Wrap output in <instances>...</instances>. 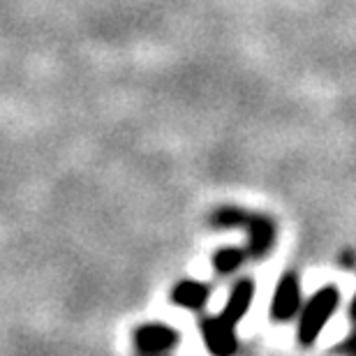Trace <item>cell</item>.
<instances>
[{"label": "cell", "instance_id": "6da1fadb", "mask_svg": "<svg viewBox=\"0 0 356 356\" xmlns=\"http://www.w3.org/2000/svg\"><path fill=\"white\" fill-rule=\"evenodd\" d=\"M209 222L216 229H243L248 236L245 250L252 259H264L275 248L277 227L261 213H252L241 206H218L209 216Z\"/></svg>", "mask_w": 356, "mask_h": 356}, {"label": "cell", "instance_id": "7a4b0ae2", "mask_svg": "<svg viewBox=\"0 0 356 356\" xmlns=\"http://www.w3.org/2000/svg\"><path fill=\"white\" fill-rule=\"evenodd\" d=\"M338 305H340V291L333 284L322 287L317 294H312V298H308V303L298 312V329H296L298 345L301 347L315 345L317 338L322 336L324 326L336 315Z\"/></svg>", "mask_w": 356, "mask_h": 356}, {"label": "cell", "instance_id": "3957f363", "mask_svg": "<svg viewBox=\"0 0 356 356\" xmlns=\"http://www.w3.org/2000/svg\"><path fill=\"white\" fill-rule=\"evenodd\" d=\"M199 333L211 356H234L238 350L236 324L229 322L222 312L199 319Z\"/></svg>", "mask_w": 356, "mask_h": 356}, {"label": "cell", "instance_id": "277c9868", "mask_svg": "<svg viewBox=\"0 0 356 356\" xmlns=\"http://www.w3.org/2000/svg\"><path fill=\"white\" fill-rule=\"evenodd\" d=\"M178 343H181V336L172 326L158 322L141 324L134 331V356H169Z\"/></svg>", "mask_w": 356, "mask_h": 356}, {"label": "cell", "instance_id": "5b68a950", "mask_svg": "<svg viewBox=\"0 0 356 356\" xmlns=\"http://www.w3.org/2000/svg\"><path fill=\"white\" fill-rule=\"evenodd\" d=\"M303 308V291H301V280L296 273H284L277 282V287L270 298L268 315L273 322L284 324L291 322Z\"/></svg>", "mask_w": 356, "mask_h": 356}, {"label": "cell", "instance_id": "8992f818", "mask_svg": "<svg viewBox=\"0 0 356 356\" xmlns=\"http://www.w3.org/2000/svg\"><path fill=\"white\" fill-rule=\"evenodd\" d=\"M211 298V287L202 280H192V277H185V280L176 282L172 289V303L178 308L199 312L209 305Z\"/></svg>", "mask_w": 356, "mask_h": 356}, {"label": "cell", "instance_id": "52a82bcc", "mask_svg": "<svg viewBox=\"0 0 356 356\" xmlns=\"http://www.w3.org/2000/svg\"><path fill=\"white\" fill-rule=\"evenodd\" d=\"M252 298H254V282L250 277H241V280L234 282L229 298H227V303L222 308V315L229 319V322L238 324L241 319L248 315V310H250Z\"/></svg>", "mask_w": 356, "mask_h": 356}, {"label": "cell", "instance_id": "ba28073f", "mask_svg": "<svg viewBox=\"0 0 356 356\" xmlns=\"http://www.w3.org/2000/svg\"><path fill=\"white\" fill-rule=\"evenodd\" d=\"M250 257L245 248H220L213 254V270L218 275H232L245 264V259Z\"/></svg>", "mask_w": 356, "mask_h": 356}, {"label": "cell", "instance_id": "9c48e42d", "mask_svg": "<svg viewBox=\"0 0 356 356\" xmlns=\"http://www.w3.org/2000/svg\"><path fill=\"white\" fill-rule=\"evenodd\" d=\"M336 354L338 356H356V329L336 347Z\"/></svg>", "mask_w": 356, "mask_h": 356}, {"label": "cell", "instance_id": "30bf717a", "mask_svg": "<svg viewBox=\"0 0 356 356\" xmlns=\"http://www.w3.org/2000/svg\"><path fill=\"white\" fill-rule=\"evenodd\" d=\"M350 317H352V322L356 324V294H354L352 303H350Z\"/></svg>", "mask_w": 356, "mask_h": 356}, {"label": "cell", "instance_id": "8fae6325", "mask_svg": "<svg viewBox=\"0 0 356 356\" xmlns=\"http://www.w3.org/2000/svg\"><path fill=\"white\" fill-rule=\"evenodd\" d=\"M169 356H172V354H169Z\"/></svg>", "mask_w": 356, "mask_h": 356}]
</instances>
